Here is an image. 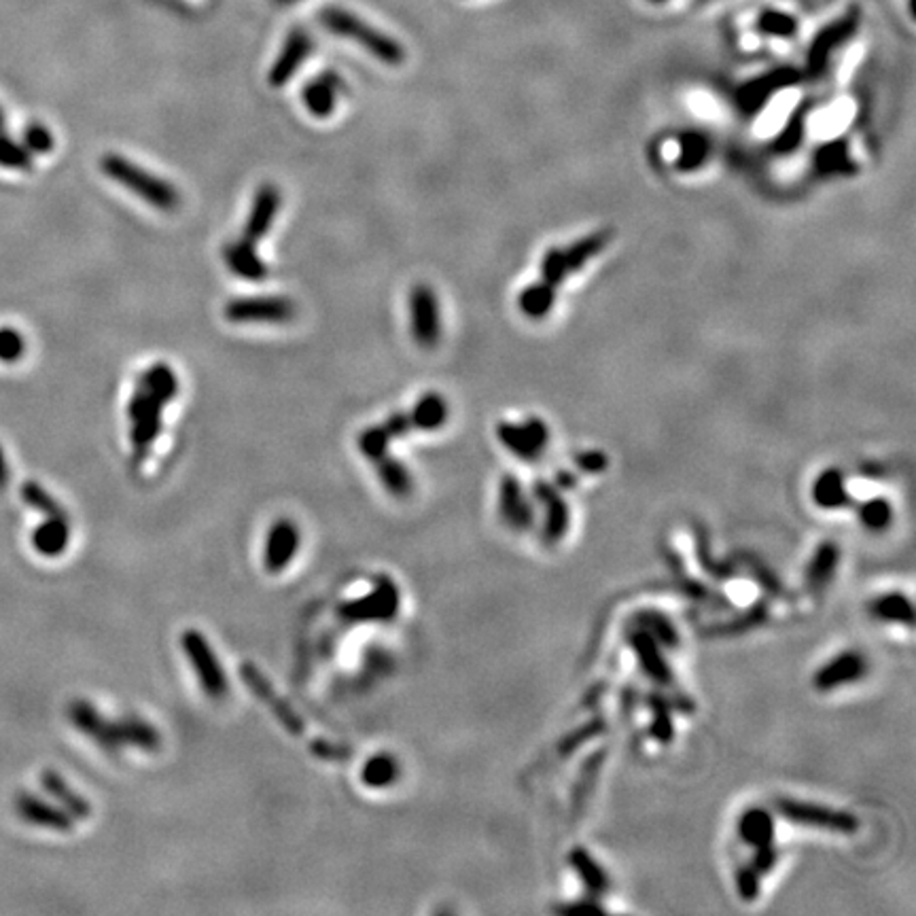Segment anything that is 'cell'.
<instances>
[{"label":"cell","mask_w":916,"mask_h":916,"mask_svg":"<svg viewBox=\"0 0 916 916\" xmlns=\"http://www.w3.org/2000/svg\"><path fill=\"white\" fill-rule=\"evenodd\" d=\"M70 724L83 736L93 741L102 751L119 753L124 749H138L145 753H157L162 749V734L151 721L141 715H121L117 719L102 715L90 700L76 698L66 709Z\"/></svg>","instance_id":"1"},{"label":"cell","mask_w":916,"mask_h":916,"mask_svg":"<svg viewBox=\"0 0 916 916\" xmlns=\"http://www.w3.org/2000/svg\"><path fill=\"white\" fill-rule=\"evenodd\" d=\"M100 170L110 181L125 187L134 196L145 200L149 206L157 208L162 213H174L181 206V193L173 183L164 181L162 176L149 173L128 157L119 153H107L100 159Z\"/></svg>","instance_id":"2"},{"label":"cell","mask_w":916,"mask_h":916,"mask_svg":"<svg viewBox=\"0 0 916 916\" xmlns=\"http://www.w3.org/2000/svg\"><path fill=\"white\" fill-rule=\"evenodd\" d=\"M611 242H614V229H599L566 246L548 248L541 257V280L551 286L562 285L568 276L577 274L586 263L599 257Z\"/></svg>","instance_id":"3"},{"label":"cell","mask_w":916,"mask_h":916,"mask_svg":"<svg viewBox=\"0 0 916 916\" xmlns=\"http://www.w3.org/2000/svg\"><path fill=\"white\" fill-rule=\"evenodd\" d=\"M181 647H183L185 655L191 662V669L196 672L197 683L204 689L208 698L213 700H223L229 692V681L228 675H225L223 666L214 654L208 639L204 637L200 631H185L181 634Z\"/></svg>","instance_id":"4"},{"label":"cell","mask_w":916,"mask_h":916,"mask_svg":"<svg viewBox=\"0 0 916 916\" xmlns=\"http://www.w3.org/2000/svg\"><path fill=\"white\" fill-rule=\"evenodd\" d=\"M775 808L783 819L793 825L816 827V830L836 832V834H855L859 830V819L853 813L824 807V804L781 798L776 799Z\"/></svg>","instance_id":"5"},{"label":"cell","mask_w":916,"mask_h":916,"mask_svg":"<svg viewBox=\"0 0 916 916\" xmlns=\"http://www.w3.org/2000/svg\"><path fill=\"white\" fill-rule=\"evenodd\" d=\"M401 596L399 588L390 577L380 575L374 582L372 592L363 599L349 600L338 609L341 620L352 623L363 622H390L399 614Z\"/></svg>","instance_id":"6"},{"label":"cell","mask_w":916,"mask_h":916,"mask_svg":"<svg viewBox=\"0 0 916 916\" xmlns=\"http://www.w3.org/2000/svg\"><path fill=\"white\" fill-rule=\"evenodd\" d=\"M223 317L229 323H289L297 317V306L293 300L280 295H255V297H236L229 300L223 308Z\"/></svg>","instance_id":"7"},{"label":"cell","mask_w":916,"mask_h":916,"mask_svg":"<svg viewBox=\"0 0 916 916\" xmlns=\"http://www.w3.org/2000/svg\"><path fill=\"white\" fill-rule=\"evenodd\" d=\"M240 679H242V683L251 689L253 696H255L261 704L268 706L269 713L276 717V721H278V724L283 726L285 730L291 734V736L306 738V734H308L306 721L301 719L300 713H297L293 706H291L283 696H280L278 692H276V687L268 681V677L263 675V672L259 671L255 664L245 662V664L240 666Z\"/></svg>","instance_id":"8"},{"label":"cell","mask_w":916,"mask_h":916,"mask_svg":"<svg viewBox=\"0 0 916 916\" xmlns=\"http://www.w3.org/2000/svg\"><path fill=\"white\" fill-rule=\"evenodd\" d=\"M496 438L513 456H518L524 462H534L548 450L550 429L545 421L537 416L526 418L524 422L503 421L496 424Z\"/></svg>","instance_id":"9"},{"label":"cell","mask_w":916,"mask_h":916,"mask_svg":"<svg viewBox=\"0 0 916 916\" xmlns=\"http://www.w3.org/2000/svg\"><path fill=\"white\" fill-rule=\"evenodd\" d=\"M325 24L341 36L355 38L369 53L376 55L378 60H382L386 64H399L404 60V49L397 45L393 38L380 35V32L372 30V28L361 24V21L350 18V15L340 13V11H329V13H325Z\"/></svg>","instance_id":"10"},{"label":"cell","mask_w":916,"mask_h":916,"mask_svg":"<svg viewBox=\"0 0 916 916\" xmlns=\"http://www.w3.org/2000/svg\"><path fill=\"white\" fill-rule=\"evenodd\" d=\"M410 329L421 349H435L441 338L439 301L433 286L418 283L410 291Z\"/></svg>","instance_id":"11"},{"label":"cell","mask_w":916,"mask_h":916,"mask_svg":"<svg viewBox=\"0 0 916 916\" xmlns=\"http://www.w3.org/2000/svg\"><path fill=\"white\" fill-rule=\"evenodd\" d=\"M799 81L798 70L783 66V68L770 70V73L758 76V79L744 83L741 90L736 92V104L744 115H758L761 108L768 107V102L776 93L796 85Z\"/></svg>","instance_id":"12"},{"label":"cell","mask_w":916,"mask_h":916,"mask_svg":"<svg viewBox=\"0 0 916 916\" xmlns=\"http://www.w3.org/2000/svg\"><path fill=\"white\" fill-rule=\"evenodd\" d=\"M868 658H865L862 651H842V654L827 660L825 664L815 672L813 687L821 694L834 692V689L853 686V683L862 681V679L868 675Z\"/></svg>","instance_id":"13"},{"label":"cell","mask_w":916,"mask_h":916,"mask_svg":"<svg viewBox=\"0 0 916 916\" xmlns=\"http://www.w3.org/2000/svg\"><path fill=\"white\" fill-rule=\"evenodd\" d=\"M534 501L543 507V526H541V539L548 545H556L566 537L571 526V511H568L566 499L562 496L558 486L537 479L533 486Z\"/></svg>","instance_id":"14"},{"label":"cell","mask_w":916,"mask_h":916,"mask_svg":"<svg viewBox=\"0 0 916 916\" xmlns=\"http://www.w3.org/2000/svg\"><path fill=\"white\" fill-rule=\"evenodd\" d=\"M626 641L628 647H631L634 654V658L639 662V669H641L655 686L671 687L672 683H675V672H672L671 664L666 662L664 647H662L658 641H654L647 632L637 626H632L631 631H628Z\"/></svg>","instance_id":"15"},{"label":"cell","mask_w":916,"mask_h":916,"mask_svg":"<svg viewBox=\"0 0 916 916\" xmlns=\"http://www.w3.org/2000/svg\"><path fill=\"white\" fill-rule=\"evenodd\" d=\"M501 520L513 533H526L534 526V505L524 493L520 479L505 473L499 486Z\"/></svg>","instance_id":"16"},{"label":"cell","mask_w":916,"mask_h":916,"mask_svg":"<svg viewBox=\"0 0 916 916\" xmlns=\"http://www.w3.org/2000/svg\"><path fill=\"white\" fill-rule=\"evenodd\" d=\"M301 534L300 528L289 518H280L269 526L263 548V566L268 573H280L291 565L300 550Z\"/></svg>","instance_id":"17"},{"label":"cell","mask_w":916,"mask_h":916,"mask_svg":"<svg viewBox=\"0 0 916 916\" xmlns=\"http://www.w3.org/2000/svg\"><path fill=\"white\" fill-rule=\"evenodd\" d=\"M15 813L26 824L60 832V834H68L75 827V819L62 807L47 802V799L30 791H20L15 796Z\"/></svg>","instance_id":"18"},{"label":"cell","mask_w":916,"mask_h":916,"mask_svg":"<svg viewBox=\"0 0 916 916\" xmlns=\"http://www.w3.org/2000/svg\"><path fill=\"white\" fill-rule=\"evenodd\" d=\"M280 202H283V196H280V189L274 183H263L259 187L255 197H253V206L246 217L245 229H242V238L257 245L274 225L276 214L280 211Z\"/></svg>","instance_id":"19"},{"label":"cell","mask_w":916,"mask_h":916,"mask_svg":"<svg viewBox=\"0 0 916 916\" xmlns=\"http://www.w3.org/2000/svg\"><path fill=\"white\" fill-rule=\"evenodd\" d=\"M855 26H857V18L847 15V18L834 21V24L827 26L825 30L819 32V36L815 38L813 45H810V49H808V70L810 73L813 75L824 73L827 62H830V55L834 53L844 41L851 38V35L855 32Z\"/></svg>","instance_id":"20"},{"label":"cell","mask_w":916,"mask_h":916,"mask_svg":"<svg viewBox=\"0 0 916 916\" xmlns=\"http://www.w3.org/2000/svg\"><path fill=\"white\" fill-rule=\"evenodd\" d=\"M810 496H813V503L825 511L844 510V507L853 505L844 473L836 467H827L816 476L813 488H810Z\"/></svg>","instance_id":"21"},{"label":"cell","mask_w":916,"mask_h":916,"mask_svg":"<svg viewBox=\"0 0 916 916\" xmlns=\"http://www.w3.org/2000/svg\"><path fill=\"white\" fill-rule=\"evenodd\" d=\"M568 865H571L573 874L582 880L583 889H586L588 896L603 897L611 889V879L607 874L603 865L594 859V855L583 847L571 848L568 853Z\"/></svg>","instance_id":"22"},{"label":"cell","mask_w":916,"mask_h":916,"mask_svg":"<svg viewBox=\"0 0 916 916\" xmlns=\"http://www.w3.org/2000/svg\"><path fill=\"white\" fill-rule=\"evenodd\" d=\"M840 558H842V551H840V545L836 543V541H824V543H819V548H816L813 551V556H810L808 560V566H807V588L810 590V592H821V590H825L827 586L832 583V579H834L838 566H840Z\"/></svg>","instance_id":"23"},{"label":"cell","mask_w":916,"mask_h":916,"mask_svg":"<svg viewBox=\"0 0 916 916\" xmlns=\"http://www.w3.org/2000/svg\"><path fill=\"white\" fill-rule=\"evenodd\" d=\"M223 259L231 272L245 280L259 283V280H263L268 276V266L263 263V259L257 255L255 245L245 238L225 245Z\"/></svg>","instance_id":"24"},{"label":"cell","mask_w":916,"mask_h":916,"mask_svg":"<svg viewBox=\"0 0 916 916\" xmlns=\"http://www.w3.org/2000/svg\"><path fill=\"white\" fill-rule=\"evenodd\" d=\"M41 785L45 789L47 796H52L55 802H58V807H62L75 821L87 819V816L92 815V804L87 802L79 791H75L60 772H55L52 768L43 770Z\"/></svg>","instance_id":"25"},{"label":"cell","mask_w":916,"mask_h":916,"mask_svg":"<svg viewBox=\"0 0 916 916\" xmlns=\"http://www.w3.org/2000/svg\"><path fill=\"white\" fill-rule=\"evenodd\" d=\"M310 47L312 43L308 35H303L300 30L293 32V35L289 36V41H286L283 53L278 55L272 70H269V83H272L274 87H283L285 83L297 73V68H300L303 60L310 55Z\"/></svg>","instance_id":"26"},{"label":"cell","mask_w":916,"mask_h":916,"mask_svg":"<svg viewBox=\"0 0 916 916\" xmlns=\"http://www.w3.org/2000/svg\"><path fill=\"white\" fill-rule=\"evenodd\" d=\"M736 830H738V838H741V842L747 844V847L755 848V847H761V844H770V842H775V834H776L775 816H772L768 808L751 807L741 815Z\"/></svg>","instance_id":"27"},{"label":"cell","mask_w":916,"mask_h":916,"mask_svg":"<svg viewBox=\"0 0 916 916\" xmlns=\"http://www.w3.org/2000/svg\"><path fill=\"white\" fill-rule=\"evenodd\" d=\"M341 90V79H338L333 73L323 75L321 79H314L303 87L301 100L303 107H306L314 117L325 119L329 117L335 110V98H338V92Z\"/></svg>","instance_id":"28"},{"label":"cell","mask_w":916,"mask_h":916,"mask_svg":"<svg viewBox=\"0 0 916 916\" xmlns=\"http://www.w3.org/2000/svg\"><path fill=\"white\" fill-rule=\"evenodd\" d=\"M70 541V524L68 516L62 518H47L45 522L38 524L32 531V548L41 556L53 558V556L64 554Z\"/></svg>","instance_id":"29"},{"label":"cell","mask_w":916,"mask_h":916,"mask_svg":"<svg viewBox=\"0 0 916 916\" xmlns=\"http://www.w3.org/2000/svg\"><path fill=\"white\" fill-rule=\"evenodd\" d=\"M677 142L679 156L675 159V168L679 173H696L698 168H703L709 162L711 151H713L711 138L698 130L681 132Z\"/></svg>","instance_id":"30"},{"label":"cell","mask_w":916,"mask_h":916,"mask_svg":"<svg viewBox=\"0 0 916 916\" xmlns=\"http://www.w3.org/2000/svg\"><path fill=\"white\" fill-rule=\"evenodd\" d=\"M868 611L876 622L902 623V626L908 628L914 626V605L902 592H887L876 596V599L870 600Z\"/></svg>","instance_id":"31"},{"label":"cell","mask_w":916,"mask_h":916,"mask_svg":"<svg viewBox=\"0 0 916 916\" xmlns=\"http://www.w3.org/2000/svg\"><path fill=\"white\" fill-rule=\"evenodd\" d=\"M813 165L816 173L824 176H851L857 173V164H855L844 141H832L821 145L813 157Z\"/></svg>","instance_id":"32"},{"label":"cell","mask_w":916,"mask_h":916,"mask_svg":"<svg viewBox=\"0 0 916 916\" xmlns=\"http://www.w3.org/2000/svg\"><path fill=\"white\" fill-rule=\"evenodd\" d=\"M448 401L439 393H424L410 412L412 427L418 431H438L448 421Z\"/></svg>","instance_id":"33"},{"label":"cell","mask_w":916,"mask_h":916,"mask_svg":"<svg viewBox=\"0 0 916 916\" xmlns=\"http://www.w3.org/2000/svg\"><path fill=\"white\" fill-rule=\"evenodd\" d=\"M768 617H770L768 603H766V600H758V603L749 607L747 611L734 615L732 620L715 623V626H709L706 634H709V637H715V639L738 637V634H744V632L753 631V628L764 626V623L768 622Z\"/></svg>","instance_id":"34"},{"label":"cell","mask_w":916,"mask_h":916,"mask_svg":"<svg viewBox=\"0 0 916 916\" xmlns=\"http://www.w3.org/2000/svg\"><path fill=\"white\" fill-rule=\"evenodd\" d=\"M692 531H694V551H696V560L706 575H711L713 579H719V582H726V579H732L734 575H736L738 568L734 562L719 560L713 551H711L709 533H706V528L703 526V524H694Z\"/></svg>","instance_id":"35"},{"label":"cell","mask_w":916,"mask_h":916,"mask_svg":"<svg viewBox=\"0 0 916 916\" xmlns=\"http://www.w3.org/2000/svg\"><path fill=\"white\" fill-rule=\"evenodd\" d=\"M632 626L641 628L649 634L654 641H658L664 649H677L681 645V637H679L675 623L669 615L660 614L655 609H643L632 617Z\"/></svg>","instance_id":"36"},{"label":"cell","mask_w":916,"mask_h":916,"mask_svg":"<svg viewBox=\"0 0 916 916\" xmlns=\"http://www.w3.org/2000/svg\"><path fill=\"white\" fill-rule=\"evenodd\" d=\"M138 389L147 390L149 395H153L165 406L174 401L176 395H179V378H176L174 369L170 366L156 363V366L147 367L142 372L141 380H138Z\"/></svg>","instance_id":"37"},{"label":"cell","mask_w":916,"mask_h":916,"mask_svg":"<svg viewBox=\"0 0 916 916\" xmlns=\"http://www.w3.org/2000/svg\"><path fill=\"white\" fill-rule=\"evenodd\" d=\"M556 303V286L545 283V280H537V283H531L524 286L518 295V308L524 317L533 318V321H539V318H545L551 312Z\"/></svg>","instance_id":"38"},{"label":"cell","mask_w":916,"mask_h":916,"mask_svg":"<svg viewBox=\"0 0 916 916\" xmlns=\"http://www.w3.org/2000/svg\"><path fill=\"white\" fill-rule=\"evenodd\" d=\"M376 469L380 482H382L386 493L390 496H395V499H407V496L412 494L414 478L410 469H407L404 462L397 461V458L390 454H386L382 458H378Z\"/></svg>","instance_id":"39"},{"label":"cell","mask_w":916,"mask_h":916,"mask_svg":"<svg viewBox=\"0 0 916 916\" xmlns=\"http://www.w3.org/2000/svg\"><path fill=\"white\" fill-rule=\"evenodd\" d=\"M401 775L399 759L393 753H378L363 764L361 781L372 789H384L395 785Z\"/></svg>","instance_id":"40"},{"label":"cell","mask_w":916,"mask_h":916,"mask_svg":"<svg viewBox=\"0 0 916 916\" xmlns=\"http://www.w3.org/2000/svg\"><path fill=\"white\" fill-rule=\"evenodd\" d=\"M645 703H647L651 711L649 736L654 738L655 743L669 744L672 738H675V721H672V704L669 703V698L654 692L649 694Z\"/></svg>","instance_id":"41"},{"label":"cell","mask_w":916,"mask_h":916,"mask_svg":"<svg viewBox=\"0 0 916 916\" xmlns=\"http://www.w3.org/2000/svg\"><path fill=\"white\" fill-rule=\"evenodd\" d=\"M664 554H666V562H669L672 575H675L677 588L681 590V592L686 594L687 599L696 600V603H706V605H721V607L727 605L726 599H721V596H717L715 592H711V590L706 588L703 582H698V579L689 577L687 573L683 571V565H681V562H679V558H677L675 554H672V551L664 550Z\"/></svg>","instance_id":"42"},{"label":"cell","mask_w":916,"mask_h":916,"mask_svg":"<svg viewBox=\"0 0 916 916\" xmlns=\"http://www.w3.org/2000/svg\"><path fill=\"white\" fill-rule=\"evenodd\" d=\"M804 136H807V107L793 110L791 117L787 119V124L783 125V130L772 142V151L779 153V156H789L802 147Z\"/></svg>","instance_id":"43"},{"label":"cell","mask_w":916,"mask_h":916,"mask_svg":"<svg viewBox=\"0 0 916 916\" xmlns=\"http://www.w3.org/2000/svg\"><path fill=\"white\" fill-rule=\"evenodd\" d=\"M859 524L870 533H882L891 526L893 522V505L885 496H874V499L864 501L857 507Z\"/></svg>","instance_id":"44"},{"label":"cell","mask_w":916,"mask_h":916,"mask_svg":"<svg viewBox=\"0 0 916 916\" xmlns=\"http://www.w3.org/2000/svg\"><path fill=\"white\" fill-rule=\"evenodd\" d=\"M21 501L32 510L43 513L45 518H62L66 516L64 507L53 499L38 482H24L21 484Z\"/></svg>","instance_id":"45"},{"label":"cell","mask_w":916,"mask_h":916,"mask_svg":"<svg viewBox=\"0 0 916 916\" xmlns=\"http://www.w3.org/2000/svg\"><path fill=\"white\" fill-rule=\"evenodd\" d=\"M607 758L605 751H596L586 759V764L582 766L577 775L575 789H573V808H582L583 802H586L590 793H592L596 776H599L600 768H603V761Z\"/></svg>","instance_id":"46"},{"label":"cell","mask_w":916,"mask_h":916,"mask_svg":"<svg viewBox=\"0 0 916 916\" xmlns=\"http://www.w3.org/2000/svg\"><path fill=\"white\" fill-rule=\"evenodd\" d=\"M32 164H35L32 153L21 142L4 134V130L0 132V165L7 170L28 173V170H32Z\"/></svg>","instance_id":"47"},{"label":"cell","mask_w":916,"mask_h":916,"mask_svg":"<svg viewBox=\"0 0 916 916\" xmlns=\"http://www.w3.org/2000/svg\"><path fill=\"white\" fill-rule=\"evenodd\" d=\"M605 730H607V721L603 719V717H594V719L586 721V724L579 726L577 730L568 732L566 736L562 738V741L558 743V753L562 755V758H566V755L575 753L582 744L599 738Z\"/></svg>","instance_id":"48"},{"label":"cell","mask_w":916,"mask_h":916,"mask_svg":"<svg viewBox=\"0 0 916 916\" xmlns=\"http://www.w3.org/2000/svg\"><path fill=\"white\" fill-rule=\"evenodd\" d=\"M390 435L384 431V427L380 424V427H367L363 429L361 435H358L357 439V446L358 450H361V454L367 458V461L376 462L378 458H382L389 454V446H390Z\"/></svg>","instance_id":"49"},{"label":"cell","mask_w":916,"mask_h":916,"mask_svg":"<svg viewBox=\"0 0 916 916\" xmlns=\"http://www.w3.org/2000/svg\"><path fill=\"white\" fill-rule=\"evenodd\" d=\"M21 145H24L32 156H47L49 151H53L55 141L52 130L45 128L38 121H32L28 124L24 132H21Z\"/></svg>","instance_id":"50"},{"label":"cell","mask_w":916,"mask_h":916,"mask_svg":"<svg viewBox=\"0 0 916 916\" xmlns=\"http://www.w3.org/2000/svg\"><path fill=\"white\" fill-rule=\"evenodd\" d=\"M743 558H744V566H747L749 571H751L753 579L759 583L761 588L766 590V592L772 594V596H785L787 594V590L781 583V579L776 577L775 573H772L770 568L764 565V562H761L759 558H755V556H751V554H743Z\"/></svg>","instance_id":"51"},{"label":"cell","mask_w":916,"mask_h":916,"mask_svg":"<svg viewBox=\"0 0 916 916\" xmlns=\"http://www.w3.org/2000/svg\"><path fill=\"white\" fill-rule=\"evenodd\" d=\"M759 879H761V874L753 868L751 864H741L736 868L734 882H736L738 897H741L744 904H751L759 897V891H761Z\"/></svg>","instance_id":"52"},{"label":"cell","mask_w":916,"mask_h":916,"mask_svg":"<svg viewBox=\"0 0 916 916\" xmlns=\"http://www.w3.org/2000/svg\"><path fill=\"white\" fill-rule=\"evenodd\" d=\"M26 352V340L15 327H0V363H18Z\"/></svg>","instance_id":"53"},{"label":"cell","mask_w":916,"mask_h":916,"mask_svg":"<svg viewBox=\"0 0 916 916\" xmlns=\"http://www.w3.org/2000/svg\"><path fill=\"white\" fill-rule=\"evenodd\" d=\"M759 30L768 36H791L796 30V21L785 13H764L759 20Z\"/></svg>","instance_id":"54"},{"label":"cell","mask_w":916,"mask_h":916,"mask_svg":"<svg viewBox=\"0 0 916 916\" xmlns=\"http://www.w3.org/2000/svg\"><path fill=\"white\" fill-rule=\"evenodd\" d=\"M556 912L566 914V916H586V914H605L607 910L603 904H600V897L588 896L586 893V897L573 899V902L556 906Z\"/></svg>","instance_id":"55"},{"label":"cell","mask_w":916,"mask_h":916,"mask_svg":"<svg viewBox=\"0 0 916 916\" xmlns=\"http://www.w3.org/2000/svg\"><path fill=\"white\" fill-rule=\"evenodd\" d=\"M310 751L317 755L318 759L327 761H341L350 758V749L346 747V744L325 741V738H314V741H310Z\"/></svg>","instance_id":"56"},{"label":"cell","mask_w":916,"mask_h":916,"mask_svg":"<svg viewBox=\"0 0 916 916\" xmlns=\"http://www.w3.org/2000/svg\"><path fill=\"white\" fill-rule=\"evenodd\" d=\"M575 467L579 469V471L583 473H603L607 471V467H609V458H607L605 452L600 450H586V452H579V454H575Z\"/></svg>","instance_id":"57"},{"label":"cell","mask_w":916,"mask_h":916,"mask_svg":"<svg viewBox=\"0 0 916 916\" xmlns=\"http://www.w3.org/2000/svg\"><path fill=\"white\" fill-rule=\"evenodd\" d=\"M776 862H779V851H776L775 842H770V844H761V847H755L753 857L749 864H751L761 876H766L775 870Z\"/></svg>","instance_id":"58"},{"label":"cell","mask_w":916,"mask_h":916,"mask_svg":"<svg viewBox=\"0 0 916 916\" xmlns=\"http://www.w3.org/2000/svg\"><path fill=\"white\" fill-rule=\"evenodd\" d=\"M382 427H384V431L390 435V439L406 438L407 433L414 431L412 421H410V414H407V412L390 414V416L382 422Z\"/></svg>","instance_id":"59"},{"label":"cell","mask_w":916,"mask_h":916,"mask_svg":"<svg viewBox=\"0 0 916 916\" xmlns=\"http://www.w3.org/2000/svg\"><path fill=\"white\" fill-rule=\"evenodd\" d=\"M9 462H7V454H4V448L0 446V493H3L4 488H7L9 484Z\"/></svg>","instance_id":"60"},{"label":"cell","mask_w":916,"mask_h":916,"mask_svg":"<svg viewBox=\"0 0 916 916\" xmlns=\"http://www.w3.org/2000/svg\"><path fill=\"white\" fill-rule=\"evenodd\" d=\"M575 484H577V476H573V473H568V471L558 473V488L560 490L573 488Z\"/></svg>","instance_id":"61"},{"label":"cell","mask_w":916,"mask_h":916,"mask_svg":"<svg viewBox=\"0 0 916 916\" xmlns=\"http://www.w3.org/2000/svg\"><path fill=\"white\" fill-rule=\"evenodd\" d=\"M637 700H639V696H637V692H634V687L623 689V696H622L623 709H626V706H628V711H634V704H637Z\"/></svg>","instance_id":"62"},{"label":"cell","mask_w":916,"mask_h":916,"mask_svg":"<svg viewBox=\"0 0 916 916\" xmlns=\"http://www.w3.org/2000/svg\"><path fill=\"white\" fill-rule=\"evenodd\" d=\"M4 125H7V115H4L3 107H0V132L4 130Z\"/></svg>","instance_id":"63"}]
</instances>
